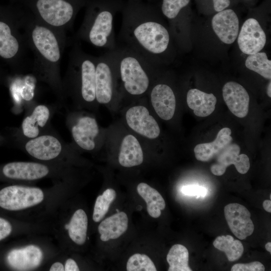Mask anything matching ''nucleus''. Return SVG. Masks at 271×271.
<instances>
[{
	"label": "nucleus",
	"instance_id": "45",
	"mask_svg": "<svg viewBox=\"0 0 271 271\" xmlns=\"http://www.w3.org/2000/svg\"><path fill=\"white\" fill-rule=\"evenodd\" d=\"M265 248L266 250L271 253V242H268L265 245Z\"/></svg>",
	"mask_w": 271,
	"mask_h": 271
},
{
	"label": "nucleus",
	"instance_id": "6",
	"mask_svg": "<svg viewBox=\"0 0 271 271\" xmlns=\"http://www.w3.org/2000/svg\"><path fill=\"white\" fill-rule=\"evenodd\" d=\"M111 51L117 73L126 92L131 95L145 93L150 84L149 73L155 66L125 47L117 46Z\"/></svg>",
	"mask_w": 271,
	"mask_h": 271
},
{
	"label": "nucleus",
	"instance_id": "17",
	"mask_svg": "<svg viewBox=\"0 0 271 271\" xmlns=\"http://www.w3.org/2000/svg\"><path fill=\"white\" fill-rule=\"evenodd\" d=\"M224 101L230 111L239 118L245 117L249 105V96L246 89L240 84L229 81L222 88Z\"/></svg>",
	"mask_w": 271,
	"mask_h": 271
},
{
	"label": "nucleus",
	"instance_id": "3",
	"mask_svg": "<svg viewBox=\"0 0 271 271\" xmlns=\"http://www.w3.org/2000/svg\"><path fill=\"white\" fill-rule=\"evenodd\" d=\"M120 0H93L90 2L83 21L73 40L83 41L99 48L109 50L117 47L113 20L122 11Z\"/></svg>",
	"mask_w": 271,
	"mask_h": 271
},
{
	"label": "nucleus",
	"instance_id": "24",
	"mask_svg": "<svg viewBox=\"0 0 271 271\" xmlns=\"http://www.w3.org/2000/svg\"><path fill=\"white\" fill-rule=\"evenodd\" d=\"M128 217L124 212H118L105 219L99 224L98 230L100 239L107 241L119 237L127 230Z\"/></svg>",
	"mask_w": 271,
	"mask_h": 271
},
{
	"label": "nucleus",
	"instance_id": "1",
	"mask_svg": "<svg viewBox=\"0 0 271 271\" xmlns=\"http://www.w3.org/2000/svg\"><path fill=\"white\" fill-rule=\"evenodd\" d=\"M121 11L120 46L133 50L154 66L164 61L171 38L156 10L144 0H128Z\"/></svg>",
	"mask_w": 271,
	"mask_h": 271
},
{
	"label": "nucleus",
	"instance_id": "43",
	"mask_svg": "<svg viewBox=\"0 0 271 271\" xmlns=\"http://www.w3.org/2000/svg\"><path fill=\"white\" fill-rule=\"evenodd\" d=\"M5 81V76L0 67V83Z\"/></svg>",
	"mask_w": 271,
	"mask_h": 271
},
{
	"label": "nucleus",
	"instance_id": "27",
	"mask_svg": "<svg viewBox=\"0 0 271 271\" xmlns=\"http://www.w3.org/2000/svg\"><path fill=\"white\" fill-rule=\"evenodd\" d=\"M88 219L85 211L79 209L73 214L70 221L65 225L71 240L78 245L83 244L86 239Z\"/></svg>",
	"mask_w": 271,
	"mask_h": 271
},
{
	"label": "nucleus",
	"instance_id": "26",
	"mask_svg": "<svg viewBox=\"0 0 271 271\" xmlns=\"http://www.w3.org/2000/svg\"><path fill=\"white\" fill-rule=\"evenodd\" d=\"M137 191L146 201L149 214L155 218L160 217L161 210L166 207L165 200L160 193L145 183H141L138 185Z\"/></svg>",
	"mask_w": 271,
	"mask_h": 271
},
{
	"label": "nucleus",
	"instance_id": "10",
	"mask_svg": "<svg viewBox=\"0 0 271 271\" xmlns=\"http://www.w3.org/2000/svg\"><path fill=\"white\" fill-rule=\"evenodd\" d=\"M116 67L111 50L96 57L95 66V95L99 103H109L114 90V74Z\"/></svg>",
	"mask_w": 271,
	"mask_h": 271
},
{
	"label": "nucleus",
	"instance_id": "2",
	"mask_svg": "<svg viewBox=\"0 0 271 271\" xmlns=\"http://www.w3.org/2000/svg\"><path fill=\"white\" fill-rule=\"evenodd\" d=\"M22 31L33 54L31 70L37 80L47 84L58 98L65 96L60 63L67 44L66 32L50 27L33 16L24 15Z\"/></svg>",
	"mask_w": 271,
	"mask_h": 271
},
{
	"label": "nucleus",
	"instance_id": "31",
	"mask_svg": "<svg viewBox=\"0 0 271 271\" xmlns=\"http://www.w3.org/2000/svg\"><path fill=\"white\" fill-rule=\"evenodd\" d=\"M115 197L116 192L111 188L107 189L97 197L92 217L94 222H98L103 219Z\"/></svg>",
	"mask_w": 271,
	"mask_h": 271
},
{
	"label": "nucleus",
	"instance_id": "38",
	"mask_svg": "<svg viewBox=\"0 0 271 271\" xmlns=\"http://www.w3.org/2000/svg\"><path fill=\"white\" fill-rule=\"evenodd\" d=\"M215 11L220 12L228 7L230 4V0H212Z\"/></svg>",
	"mask_w": 271,
	"mask_h": 271
},
{
	"label": "nucleus",
	"instance_id": "23",
	"mask_svg": "<svg viewBox=\"0 0 271 271\" xmlns=\"http://www.w3.org/2000/svg\"><path fill=\"white\" fill-rule=\"evenodd\" d=\"M217 99L212 93H207L198 89H190L187 94V103L194 113L199 117L210 115L215 110Z\"/></svg>",
	"mask_w": 271,
	"mask_h": 271
},
{
	"label": "nucleus",
	"instance_id": "28",
	"mask_svg": "<svg viewBox=\"0 0 271 271\" xmlns=\"http://www.w3.org/2000/svg\"><path fill=\"white\" fill-rule=\"evenodd\" d=\"M217 249L225 252L229 261L238 259L242 255L244 247L241 241L229 235L217 236L213 242Z\"/></svg>",
	"mask_w": 271,
	"mask_h": 271
},
{
	"label": "nucleus",
	"instance_id": "18",
	"mask_svg": "<svg viewBox=\"0 0 271 271\" xmlns=\"http://www.w3.org/2000/svg\"><path fill=\"white\" fill-rule=\"evenodd\" d=\"M99 128L95 118L89 116H80L71 127V133L76 144L81 148L92 151L95 147V139Z\"/></svg>",
	"mask_w": 271,
	"mask_h": 271
},
{
	"label": "nucleus",
	"instance_id": "12",
	"mask_svg": "<svg viewBox=\"0 0 271 271\" xmlns=\"http://www.w3.org/2000/svg\"><path fill=\"white\" fill-rule=\"evenodd\" d=\"M240 147L236 144L230 143L216 157V161L210 167L213 174L222 176L226 168L234 165L236 170L241 174H246L250 168L248 157L244 154H239Z\"/></svg>",
	"mask_w": 271,
	"mask_h": 271
},
{
	"label": "nucleus",
	"instance_id": "30",
	"mask_svg": "<svg viewBox=\"0 0 271 271\" xmlns=\"http://www.w3.org/2000/svg\"><path fill=\"white\" fill-rule=\"evenodd\" d=\"M245 65L247 68L252 70L264 78L271 79V61L267 58L265 52L248 55L245 60Z\"/></svg>",
	"mask_w": 271,
	"mask_h": 271
},
{
	"label": "nucleus",
	"instance_id": "25",
	"mask_svg": "<svg viewBox=\"0 0 271 271\" xmlns=\"http://www.w3.org/2000/svg\"><path fill=\"white\" fill-rule=\"evenodd\" d=\"M143 153L138 140L132 135L123 139L118 156V162L124 167L130 168L141 165L143 162Z\"/></svg>",
	"mask_w": 271,
	"mask_h": 271
},
{
	"label": "nucleus",
	"instance_id": "47",
	"mask_svg": "<svg viewBox=\"0 0 271 271\" xmlns=\"http://www.w3.org/2000/svg\"><path fill=\"white\" fill-rule=\"evenodd\" d=\"M147 1H148V0H147ZM148 1H149V0H148Z\"/></svg>",
	"mask_w": 271,
	"mask_h": 271
},
{
	"label": "nucleus",
	"instance_id": "13",
	"mask_svg": "<svg viewBox=\"0 0 271 271\" xmlns=\"http://www.w3.org/2000/svg\"><path fill=\"white\" fill-rule=\"evenodd\" d=\"M224 216L233 234L241 240L251 235L254 229L250 213L243 205L230 203L224 207Z\"/></svg>",
	"mask_w": 271,
	"mask_h": 271
},
{
	"label": "nucleus",
	"instance_id": "35",
	"mask_svg": "<svg viewBox=\"0 0 271 271\" xmlns=\"http://www.w3.org/2000/svg\"><path fill=\"white\" fill-rule=\"evenodd\" d=\"M265 267L262 263L255 261L247 263H236L231 269V271H264Z\"/></svg>",
	"mask_w": 271,
	"mask_h": 271
},
{
	"label": "nucleus",
	"instance_id": "20",
	"mask_svg": "<svg viewBox=\"0 0 271 271\" xmlns=\"http://www.w3.org/2000/svg\"><path fill=\"white\" fill-rule=\"evenodd\" d=\"M152 104L157 114L163 119H171L176 109V97L170 86L164 83L156 84L151 92Z\"/></svg>",
	"mask_w": 271,
	"mask_h": 271
},
{
	"label": "nucleus",
	"instance_id": "19",
	"mask_svg": "<svg viewBox=\"0 0 271 271\" xmlns=\"http://www.w3.org/2000/svg\"><path fill=\"white\" fill-rule=\"evenodd\" d=\"M43 257V252L38 246L29 245L11 250L7 255V261L16 270H30L38 267Z\"/></svg>",
	"mask_w": 271,
	"mask_h": 271
},
{
	"label": "nucleus",
	"instance_id": "16",
	"mask_svg": "<svg viewBox=\"0 0 271 271\" xmlns=\"http://www.w3.org/2000/svg\"><path fill=\"white\" fill-rule=\"evenodd\" d=\"M212 27L219 39L226 44L233 43L239 31V23L233 10L224 9L212 18Z\"/></svg>",
	"mask_w": 271,
	"mask_h": 271
},
{
	"label": "nucleus",
	"instance_id": "14",
	"mask_svg": "<svg viewBox=\"0 0 271 271\" xmlns=\"http://www.w3.org/2000/svg\"><path fill=\"white\" fill-rule=\"evenodd\" d=\"M128 126L136 132L148 138H157L160 129L155 118L146 107L138 105L130 108L126 113Z\"/></svg>",
	"mask_w": 271,
	"mask_h": 271
},
{
	"label": "nucleus",
	"instance_id": "8",
	"mask_svg": "<svg viewBox=\"0 0 271 271\" xmlns=\"http://www.w3.org/2000/svg\"><path fill=\"white\" fill-rule=\"evenodd\" d=\"M22 142L18 140H8V145H15L24 149L31 156L41 161H51L63 154L66 149L62 140L54 134L43 132L33 139L25 138Z\"/></svg>",
	"mask_w": 271,
	"mask_h": 271
},
{
	"label": "nucleus",
	"instance_id": "46",
	"mask_svg": "<svg viewBox=\"0 0 271 271\" xmlns=\"http://www.w3.org/2000/svg\"><path fill=\"white\" fill-rule=\"evenodd\" d=\"M247 1H249V0H247Z\"/></svg>",
	"mask_w": 271,
	"mask_h": 271
},
{
	"label": "nucleus",
	"instance_id": "42",
	"mask_svg": "<svg viewBox=\"0 0 271 271\" xmlns=\"http://www.w3.org/2000/svg\"><path fill=\"white\" fill-rule=\"evenodd\" d=\"M8 145V140L5 134H0V146Z\"/></svg>",
	"mask_w": 271,
	"mask_h": 271
},
{
	"label": "nucleus",
	"instance_id": "40",
	"mask_svg": "<svg viewBox=\"0 0 271 271\" xmlns=\"http://www.w3.org/2000/svg\"><path fill=\"white\" fill-rule=\"evenodd\" d=\"M50 271H64V267L60 262H56L53 263L50 268Z\"/></svg>",
	"mask_w": 271,
	"mask_h": 271
},
{
	"label": "nucleus",
	"instance_id": "5",
	"mask_svg": "<svg viewBox=\"0 0 271 271\" xmlns=\"http://www.w3.org/2000/svg\"><path fill=\"white\" fill-rule=\"evenodd\" d=\"M23 15L0 13V60L17 74L28 67V50L22 31Z\"/></svg>",
	"mask_w": 271,
	"mask_h": 271
},
{
	"label": "nucleus",
	"instance_id": "9",
	"mask_svg": "<svg viewBox=\"0 0 271 271\" xmlns=\"http://www.w3.org/2000/svg\"><path fill=\"white\" fill-rule=\"evenodd\" d=\"M44 198L39 188L9 186L0 190V207L11 211L20 210L40 203Z\"/></svg>",
	"mask_w": 271,
	"mask_h": 271
},
{
	"label": "nucleus",
	"instance_id": "11",
	"mask_svg": "<svg viewBox=\"0 0 271 271\" xmlns=\"http://www.w3.org/2000/svg\"><path fill=\"white\" fill-rule=\"evenodd\" d=\"M237 38L240 50L247 55L260 52L266 41L264 31L254 18H249L243 23Z\"/></svg>",
	"mask_w": 271,
	"mask_h": 271
},
{
	"label": "nucleus",
	"instance_id": "34",
	"mask_svg": "<svg viewBox=\"0 0 271 271\" xmlns=\"http://www.w3.org/2000/svg\"><path fill=\"white\" fill-rule=\"evenodd\" d=\"M37 78L33 75H28L23 79H18V98L26 101H30L35 96V89Z\"/></svg>",
	"mask_w": 271,
	"mask_h": 271
},
{
	"label": "nucleus",
	"instance_id": "32",
	"mask_svg": "<svg viewBox=\"0 0 271 271\" xmlns=\"http://www.w3.org/2000/svg\"><path fill=\"white\" fill-rule=\"evenodd\" d=\"M127 271H156L157 268L151 258L146 254L135 253L128 259Z\"/></svg>",
	"mask_w": 271,
	"mask_h": 271
},
{
	"label": "nucleus",
	"instance_id": "37",
	"mask_svg": "<svg viewBox=\"0 0 271 271\" xmlns=\"http://www.w3.org/2000/svg\"><path fill=\"white\" fill-rule=\"evenodd\" d=\"M12 230L11 223L8 220L0 217V241L8 236Z\"/></svg>",
	"mask_w": 271,
	"mask_h": 271
},
{
	"label": "nucleus",
	"instance_id": "4",
	"mask_svg": "<svg viewBox=\"0 0 271 271\" xmlns=\"http://www.w3.org/2000/svg\"><path fill=\"white\" fill-rule=\"evenodd\" d=\"M96 58L85 52L78 41H72L66 74L62 80L65 95L74 94L88 103L96 99Z\"/></svg>",
	"mask_w": 271,
	"mask_h": 271
},
{
	"label": "nucleus",
	"instance_id": "7",
	"mask_svg": "<svg viewBox=\"0 0 271 271\" xmlns=\"http://www.w3.org/2000/svg\"><path fill=\"white\" fill-rule=\"evenodd\" d=\"M84 0H36L33 4L34 17L53 28L65 31L70 30L76 15Z\"/></svg>",
	"mask_w": 271,
	"mask_h": 271
},
{
	"label": "nucleus",
	"instance_id": "33",
	"mask_svg": "<svg viewBox=\"0 0 271 271\" xmlns=\"http://www.w3.org/2000/svg\"><path fill=\"white\" fill-rule=\"evenodd\" d=\"M190 0H162L161 11L162 15L168 20H177L182 10L190 3Z\"/></svg>",
	"mask_w": 271,
	"mask_h": 271
},
{
	"label": "nucleus",
	"instance_id": "29",
	"mask_svg": "<svg viewBox=\"0 0 271 271\" xmlns=\"http://www.w3.org/2000/svg\"><path fill=\"white\" fill-rule=\"evenodd\" d=\"M167 260L169 264L168 271H192L188 264V250L182 244L172 246L167 254Z\"/></svg>",
	"mask_w": 271,
	"mask_h": 271
},
{
	"label": "nucleus",
	"instance_id": "22",
	"mask_svg": "<svg viewBox=\"0 0 271 271\" xmlns=\"http://www.w3.org/2000/svg\"><path fill=\"white\" fill-rule=\"evenodd\" d=\"M51 115L49 107L44 104L37 105L31 114L23 120L21 132L27 139H33L42 132V128L45 127Z\"/></svg>",
	"mask_w": 271,
	"mask_h": 271
},
{
	"label": "nucleus",
	"instance_id": "41",
	"mask_svg": "<svg viewBox=\"0 0 271 271\" xmlns=\"http://www.w3.org/2000/svg\"><path fill=\"white\" fill-rule=\"evenodd\" d=\"M262 206L263 209L267 212H271V201L270 200H265L263 202Z\"/></svg>",
	"mask_w": 271,
	"mask_h": 271
},
{
	"label": "nucleus",
	"instance_id": "15",
	"mask_svg": "<svg viewBox=\"0 0 271 271\" xmlns=\"http://www.w3.org/2000/svg\"><path fill=\"white\" fill-rule=\"evenodd\" d=\"M49 173L47 165L32 162H10L2 168V174L13 180H36L47 176Z\"/></svg>",
	"mask_w": 271,
	"mask_h": 271
},
{
	"label": "nucleus",
	"instance_id": "36",
	"mask_svg": "<svg viewBox=\"0 0 271 271\" xmlns=\"http://www.w3.org/2000/svg\"><path fill=\"white\" fill-rule=\"evenodd\" d=\"M181 191L185 195L195 196H197L196 198L204 197L207 194V190L205 188L197 185L184 186Z\"/></svg>",
	"mask_w": 271,
	"mask_h": 271
},
{
	"label": "nucleus",
	"instance_id": "39",
	"mask_svg": "<svg viewBox=\"0 0 271 271\" xmlns=\"http://www.w3.org/2000/svg\"><path fill=\"white\" fill-rule=\"evenodd\" d=\"M65 271H78L79 268L75 260L71 258L68 259L64 267Z\"/></svg>",
	"mask_w": 271,
	"mask_h": 271
},
{
	"label": "nucleus",
	"instance_id": "44",
	"mask_svg": "<svg viewBox=\"0 0 271 271\" xmlns=\"http://www.w3.org/2000/svg\"><path fill=\"white\" fill-rule=\"evenodd\" d=\"M271 82L269 81L267 87V94L269 97H271Z\"/></svg>",
	"mask_w": 271,
	"mask_h": 271
},
{
	"label": "nucleus",
	"instance_id": "21",
	"mask_svg": "<svg viewBox=\"0 0 271 271\" xmlns=\"http://www.w3.org/2000/svg\"><path fill=\"white\" fill-rule=\"evenodd\" d=\"M231 134L229 128L223 127L219 131L214 141L197 145L194 149L196 159L201 162H208L215 158L232 143Z\"/></svg>",
	"mask_w": 271,
	"mask_h": 271
}]
</instances>
